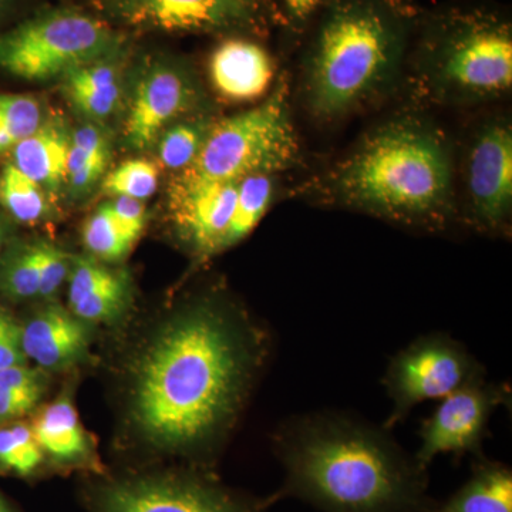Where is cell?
Here are the masks:
<instances>
[{
	"instance_id": "cell-1",
	"label": "cell",
	"mask_w": 512,
	"mask_h": 512,
	"mask_svg": "<svg viewBox=\"0 0 512 512\" xmlns=\"http://www.w3.org/2000/svg\"><path fill=\"white\" fill-rule=\"evenodd\" d=\"M268 338L218 296L187 306L138 362L134 421L151 447L200 458L237 419Z\"/></svg>"
},
{
	"instance_id": "cell-2",
	"label": "cell",
	"mask_w": 512,
	"mask_h": 512,
	"mask_svg": "<svg viewBox=\"0 0 512 512\" xmlns=\"http://www.w3.org/2000/svg\"><path fill=\"white\" fill-rule=\"evenodd\" d=\"M284 483L266 510L298 500L320 512H433L429 473L390 430L338 412L301 414L275 436Z\"/></svg>"
},
{
	"instance_id": "cell-3",
	"label": "cell",
	"mask_w": 512,
	"mask_h": 512,
	"mask_svg": "<svg viewBox=\"0 0 512 512\" xmlns=\"http://www.w3.org/2000/svg\"><path fill=\"white\" fill-rule=\"evenodd\" d=\"M329 192L336 204L406 227H446L456 207L450 144L427 121H387L335 168Z\"/></svg>"
},
{
	"instance_id": "cell-4",
	"label": "cell",
	"mask_w": 512,
	"mask_h": 512,
	"mask_svg": "<svg viewBox=\"0 0 512 512\" xmlns=\"http://www.w3.org/2000/svg\"><path fill=\"white\" fill-rule=\"evenodd\" d=\"M409 26L386 0H329L306 53L302 92L320 120H338L392 86Z\"/></svg>"
},
{
	"instance_id": "cell-5",
	"label": "cell",
	"mask_w": 512,
	"mask_h": 512,
	"mask_svg": "<svg viewBox=\"0 0 512 512\" xmlns=\"http://www.w3.org/2000/svg\"><path fill=\"white\" fill-rule=\"evenodd\" d=\"M417 69L436 103L464 106L504 96L512 86L511 23L481 9L434 16L421 36Z\"/></svg>"
},
{
	"instance_id": "cell-6",
	"label": "cell",
	"mask_w": 512,
	"mask_h": 512,
	"mask_svg": "<svg viewBox=\"0 0 512 512\" xmlns=\"http://www.w3.org/2000/svg\"><path fill=\"white\" fill-rule=\"evenodd\" d=\"M299 161V140L289 109L288 86L279 83L258 106L215 120L192 174L224 183L249 175H276Z\"/></svg>"
},
{
	"instance_id": "cell-7",
	"label": "cell",
	"mask_w": 512,
	"mask_h": 512,
	"mask_svg": "<svg viewBox=\"0 0 512 512\" xmlns=\"http://www.w3.org/2000/svg\"><path fill=\"white\" fill-rule=\"evenodd\" d=\"M107 20L74 8L42 10L0 33V69L26 82H50L126 50Z\"/></svg>"
},
{
	"instance_id": "cell-8",
	"label": "cell",
	"mask_w": 512,
	"mask_h": 512,
	"mask_svg": "<svg viewBox=\"0 0 512 512\" xmlns=\"http://www.w3.org/2000/svg\"><path fill=\"white\" fill-rule=\"evenodd\" d=\"M90 512H265L210 471H158L106 478L86 491Z\"/></svg>"
},
{
	"instance_id": "cell-9",
	"label": "cell",
	"mask_w": 512,
	"mask_h": 512,
	"mask_svg": "<svg viewBox=\"0 0 512 512\" xmlns=\"http://www.w3.org/2000/svg\"><path fill=\"white\" fill-rule=\"evenodd\" d=\"M484 377V366L463 343L447 333L421 336L397 352L384 373L383 386L392 402L384 429L392 431L417 404L444 399Z\"/></svg>"
},
{
	"instance_id": "cell-10",
	"label": "cell",
	"mask_w": 512,
	"mask_h": 512,
	"mask_svg": "<svg viewBox=\"0 0 512 512\" xmlns=\"http://www.w3.org/2000/svg\"><path fill=\"white\" fill-rule=\"evenodd\" d=\"M510 399L507 384L487 382L485 377L448 394L421 424L420 447L414 454L417 463L429 470L443 454L483 456L491 417Z\"/></svg>"
},
{
	"instance_id": "cell-11",
	"label": "cell",
	"mask_w": 512,
	"mask_h": 512,
	"mask_svg": "<svg viewBox=\"0 0 512 512\" xmlns=\"http://www.w3.org/2000/svg\"><path fill=\"white\" fill-rule=\"evenodd\" d=\"M107 22L164 33H227L255 28L254 0H94Z\"/></svg>"
},
{
	"instance_id": "cell-12",
	"label": "cell",
	"mask_w": 512,
	"mask_h": 512,
	"mask_svg": "<svg viewBox=\"0 0 512 512\" xmlns=\"http://www.w3.org/2000/svg\"><path fill=\"white\" fill-rule=\"evenodd\" d=\"M204 106L200 84L184 64L153 60L147 64L131 94L123 136L127 148L146 151L161 134L187 114Z\"/></svg>"
},
{
	"instance_id": "cell-13",
	"label": "cell",
	"mask_w": 512,
	"mask_h": 512,
	"mask_svg": "<svg viewBox=\"0 0 512 512\" xmlns=\"http://www.w3.org/2000/svg\"><path fill=\"white\" fill-rule=\"evenodd\" d=\"M467 220L481 232L505 231L512 211V130L504 120L478 128L467 157Z\"/></svg>"
},
{
	"instance_id": "cell-14",
	"label": "cell",
	"mask_w": 512,
	"mask_h": 512,
	"mask_svg": "<svg viewBox=\"0 0 512 512\" xmlns=\"http://www.w3.org/2000/svg\"><path fill=\"white\" fill-rule=\"evenodd\" d=\"M238 183L181 171L168 187V214L181 241L200 259L220 254Z\"/></svg>"
},
{
	"instance_id": "cell-15",
	"label": "cell",
	"mask_w": 512,
	"mask_h": 512,
	"mask_svg": "<svg viewBox=\"0 0 512 512\" xmlns=\"http://www.w3.org/2000/svg\"><path fill=\"white\" fill-rule=\"evenodd\" d=\"M275 63L268 50L245 37H228L215 47L208 73L215 92L232 103L265 97L275 77Z\"/></svg>"
},
{
	"instance_id": "cell-16",
	"label": "cell",
	"mask_w": 512,
	"mask_h": 512,
	"mask_svg": "<svg viewBox=\"0 0 512 512\" xmlns=\"http://www.w3.org/2000/svg\"><path fill=\"white\" fill-rule=\"evenodd\" d=\"M89 330L82 319L49 306L22 326L26 359L43 369H63L83 359L89 348Z\"/></svg>"
},
{
	"instance_id": "cell-17",
	"label": "cell",
	"mask_w": 512,
	"mask_h": 512,
	"mask_svg": "<svg viewBox=\"0 0 512 512\" xmlns=\"http://www.w3.org/2000/svg\"><path fill=\"white\" fill-rule=\"evenodd\" d=\"M32 431L37 444L55 466L100 473L92 447L80 424L79 414L70 400H57L47 406Z\"/></svg>"
},
{
	"instance_id": "cell-18",
	"label": "cell",
	"mask_w": 512,
	"mask_h": 512,
	"mask_svg": "<svg viewBox=\"0 0 512 512\" xmlns=\"http://www.w3.org/2000/svg\"><path fill=\"white\" fill-rule=\"evenodd\" d=\"M70 134L60 120H43L35 133L13 147V165L45 191H57L67 177Z\"/></svg>"
},
{
	"instance_id": "cell-19",
	"label": "cell",
	"mask_w": 512,
	"mask_h": 512,
	"mask_svg": "<svg viewBox=\"0 0 512 512\" xmlns=\"http://www.w3.org/2000/svg\"><path fill=\"white\" fill-rule=\"evenodd\" d=\"M433 512H512V470L500 461L477 457L473 473Z\"/></svg>"
},
{
	"instance_id": "cell-20",
	"label": "cell",
	"mask_w": 512,
	"mask_h": 512,
	"mask_svg": "<svg viewBox=\"0 0 512 512\" xmlns=\"http://www.w3.org/2000/svg\"><path fill=\"white\" fill-rule=\"evenodd\" d=\"M274 180L275 175L258 174L239 181L234 210L222 237L220 254L244 241L258 227L274 200Z\"/></svg>"
},
{
	"instance_id": "cell-21",
	"label": "cell",
	"mask_w": 512,
	"mask_h": 512,
	"mask_svg": "<svg viewBox=\"0 0 512 512\" xmlns=\"http://www.w3.org/2000/svg\"><path fill=\"white\" fill-rule=\"evenodd\" d=\"M138 238L140 235L114 214L109 202H104L83 228L84 245L101 261L117 262L126 258Z\"/></svg>"
},
{
	"instance_id": "cell-22",
	"label": "cell",
	"mask_w": 512,
	"mask_h": 512,
	"mask_svg": "<svg viewBox=\"0 0 512 512\" xmlns=\"http://www.w3.org/2000/svg\"><path fill=\"white\" fill-rule=\"evenodd\" d=\"M214 121L211 117L197 116L168 127L156 143L160 163L178 173L190 168Z\"/></svg>"
},
{
	"instance_id": "cell-23",
	"label": "cell",
	"mask_w": 512,
	"mask_h": 512,
	"mask_svg": "<svg viewBox=\"0 0 512 512\" xmlns=\"http://www.w3.org/2000/svg\"><path fill=\"white\" fill-rule=\"evenodd\" d=\"M39 241L9 248L0 261V292L15 301L39 296Z\"/></svg>"
},
{
	"instance_id": "cell-24",
	"label": "cell",
	"mask_w": 512,
	"mask_h": 512,
	"mask_svg": "<svg viewBox=\"0 0 512 512\" xmlns=\"http://www.w3.org/2000/svg\"><path fill=\"white\" fill-rule=\"evenodd\" d=\"M0 204L23 224L45 220L49 212L45 190L13 164L6 165L0 177Z\"/></svg>"
},
{
	"instance_id": "cell-25",
	"label": "cell",
	"mask_w": 512,
	"mask_h": 512,
	"mask_svg": "<svg viewBox=\"0 0 512 512\" xmlns=\"http://www.w3.org/2000/svg\"><path fill=\"white\" fill-rule=\"evenodd\" d=\"M46 456L25 424L0 427V470L19 478L37 476L45 466Z\"/></svg>"
},
{
	"instance_id": "cell-26",
	"label": "cell",
	"mask_w": 512,
	"mask_h": 512,
	"mask_svg": "<svg viewBox=\"0 0 512 512\" xmlns=\"http://www.w3.org/2000/svg\"><path fill=\"white\" fill-rule=\"evenodd\" d=\"M42 123V107L35 97L0 94V154L12 150Z\"/></svg>"
},
{
	"instance_id": "cell-27",
	"label": "cell",
	"mask_w": 512,
	"mask_h": 512,
	"mask_svg": "<svg viewBox=\"0 0 512 512\" xmlns=\"http://www.w3.org/2000/svg\"><path fill=\"white\" fill-rule=\"evenodd\" d=\"M160 168L153 161L128 160L111 171L103 180L101 188L113 197H126L144 201L156 192Z\"/></svg>"
},
{
	"instance_id": "cell-28",
	"label": "cell",
	"mask_w": 512,
	"mask_h": 512,
	"mask_svg": "<svg viewBox=\"0 0 512 512\" xmlns=\"http://www.w3.org/2000/svg\"><path fill=\"white\" fill-rule=\"evenodd\" d=\"M130 296V281L126 272H114L107 284L70 305L76 318L89 322L116 319L126 309Z\"/></svg>"
},
{
	"instance_id": "cell-29",
	"label": "cell",
	"mask_w": 512,
	"mask_h": 512,
	"mask_svg": "<svg viewBox=\"0 0 512 512\" xmlns=\"http://www.w3.org/2000/svg\"><path fill=\"white\" fill-rule=\"evenodd\" d=\"M110 158L109 137L101 128L93 124L76 128L70 136L67 175L80 170L84 165L97 163V161H110Z\"/></svg>"
},
{
	"instance_id": "cell-30",
	"label": "cell",
	"mask_w": 512,
	"mask_h": 512,
	"mask_svg": "<svg viewBox=\"0 0 512 512\" xmlns=\"http://www.w3.org/2000/svg\"><path fill=\"white\" fill-rule=\"evenodd\" d=\"M114 272L93 259H74L69 272V306L107 284Z\"/></svg>"
},
{
	"instance_id": "cell-31",
	"label": "cell",
	"mask_w": 512,
	"mask_h": 512,
	"mask_svg": "<svg viewBox=\"0 0 512 512\" xmlns=\"http://www.w3.org/2000/svg\"><path fill=\"white\" fill-rule=\"evenodd\" d=\"M40 254V291L39 296L50 298L55 295L57 289L69 278L72 258L63 249L39 241Z\"/></svg>"
},
{
	"instance_id": "cell-32",
	"label": "cell",
	"mask_w": 512,
	"mask_h": 512,
	"mask_svg": "<svg viewBox=\"0 0 512 512\" xmlns=\"http://www.w3.org/2000/svg\"><path fill=\"white\" fill-rule=\"evenodd\" d=\"M28 362L22 348V326L8 311L0 309V370Z\"/></svg>"
},
{
	"instance_id": "cell-33",
	"label": "cell",
	"mask_w": 512,
	"mask_h": 512,
	"mask_svg": "<svg viewBox=\"0 0 512 512\" xmlns=\"http://www.w3.org/2000/svg\"><path fill=\"white\" fill-rule=\"evenodd\" d=\"M43 393H45V387L22 390L0 389V426L32 412L42 399Z\"/></svg>"
},
{
	"instance_id": "cell-34",
	"label": "cell",
	"mask_w": 512,
	"mask_h": 512,
	"mask_svg": "<svg viewBox=\"0 0 512 512\" xmlns=\"http://www.w3.org/2000/svg\"><path fill=\"white\" fill-rule=\"evenodd\" d=\"M109 205L120 221L141 237L147 218L143 202L126 197H114V200L109 201Z\"/></svg>"
},
{
	"instance_id": "cell-35",
	"label": "cell",
	"mask_w": 512,
	"mask_h": 512,
	"mask_svg": "<svg viewBox=\"0 0 512 512\" xmlns=\"http://www.w3.org/2000/svg\"><path fill=\"white\" fill-rule=\"evenodd\" d=\"M279 5L289 25L303 29L325 5V0H279Z\"/></svg>"
},
{
	"instance_id": "cell-36",
	"label": "cell",
	"mask_w": 512,
	"mask_h": 512,
	"mask_svg": "<svg viewBox=\"0 0 512 512\" xmlns=\"http://www.w3.org/2000/svg\"><path fill=\"white\" fill-rule=\"evenodd\" d=\"M15 3L16 0H0V22L9 15Z\"/></svg>"
},
{
	"instance_id": "cell-37",
	"label": "cell",
	"mask_w": 512,
	"mask_h": 512,
	"mask_svg": "<svg viewBox=\"0 0 512 512\" xmlns=\"http://www.w3.org/2000/svg\"><path fill=\"white\" fill-rule=\"evenodd\" d=\"M0 512H18L2 493H0Z\"/></svg>"
},
{
	"instance_id": "cell-38",
	"label": "cell",
	"mask_w": 512,
	"mask_h": 512,
	"mask_svg": "<svg viewBox=\"0 0 512 512\" xmlns=\"http://www.w3.org/2000/svg\"><path fill=\"white\" fill-rule=\"evenodd\" d=\"M386 2L392 3V5L396 6L397 0H386Z\"/></svg>"
},
{
	"instance_id": "cell-39",
	"label": "cell",
	"mask_w": 512,
	"mask_h": 512,
	"mask_svg": "<svg viewBox=\"0 0 512 512\" xmlns=\"http://www.w3.org/2000/svg\"><path fill=\"white\" fill-rule=\"evenodd\" d=\"M0 251H2V232H0Z\"/></svg>"
},
{
	"instance_id": "cell-40",
	"label": "cell",
	"mask_w": 512,
	"mask_h": 512,
	"mask_svg": "<svg viewBox=\"0 0 512 512\" xmlns=\"http://www.w3.org/2000/svg\"><path fill=\"white\" fill-rule=\"evenodd\" d=\"M254 2L258 3V2H259V0H254Z\"/></svg>"
}]
</instances>
